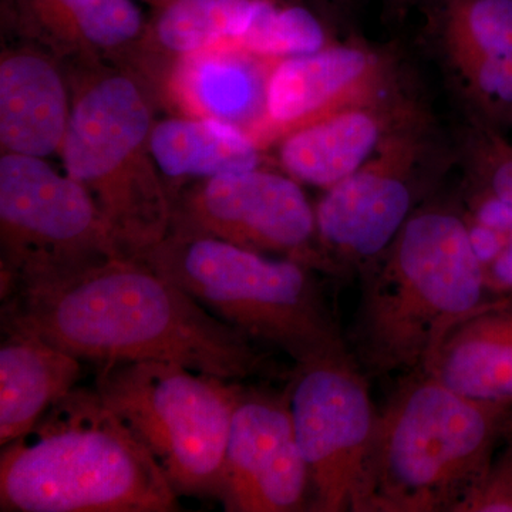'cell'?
Listing matches in <instances>:
<instances>
[{
    "instance_id": "obj_1",
    "label": "cell",
    "mask_w": 512,
    "mask_h": 512,
    "mask_svg": "<svg viewBox=\"0 0 512 512\" xmlns=\"http://www.w3.org/2000/svg\"><path fill=\"white\" fill-rule=\"evenodd\" d=\"M2 329L101 366L156 360L239 383L275 373L261 345L130 256L9 293Z\"/></svg>"
},
{
    "instance_id": "obj_2",
    "label": "cell",
    "mask_w": 512,
    "mask_h": 512,
    "mask_svg": "<svg viewBox=\"0 0 512 512\" xmlns=\"http://www.w3.org/2000/svg\"><path fill=\"white\" fill-rule=\"evenodd\" d=\"M494 301L470 225L447 208H424L363 269L346 342L369 379L409 377L426 372L448 335Z\"/></svg>"
},
{
    "instance_id": "obj_3",
    "label": "cell",
    "mask_w": 512,
    "mask_h": 512,
    "mask_svg": "<svg viewBox=\"0 0 512 512\" xmlns=\"http://www.w3.org/2000/svg\"><path fill=\"white\" fill-rule=\"evenodd\" d=\"M177 498L94 387L73 389L0 453L2 511L168 512Z\"/></svg>"
},
{
    "instance_id": "obj_4",
    "label": "cell",
    "mask_w": 512,
    "mask_h": 512,
    "mask_svg": "<svg viewBox=\"0 0 512 512\" xmlns=\"http://www.w3.org/2000/svg\"><path fill=\"white\" fill-rule=\"evenodd\" d=\"M512 404L483 402L427 373L377 410L365 512H453L505 437Z\"/></svg>"
},
{
    "instance_id": "obj_5",
    "label": "cell",
    "mask_w": 512,
    "mask_h": 512,
    "mask_svg": "<svg viewBox=\"0 0 512 512\" xmlns=\"http://www.w3.org/2000/svg\"><path fill=\"white\" fill-rule=\"evenodd\" d=\"M138 259L212 315L295 365L350 352L313 266L210 237L170 232Z\"/></svg>"
},
{
    "instance_id": "obj_6",
    "label": "cell",
    "mask_w": 512,
    "mask_h": 512,
    "mask_svg": "<svg viewBox=\"0 0 512 512\" xmlns=\"http://www.w3.org/2000/svg\"><path fill=\"white\" fill-rule=\"evenodd\" d=\"M153 126L143 87L106 74L77 97L60 148L64 171L92 195L117 251L130 258L164 241L173 221L150 151Z\"/></svg>"
},
{
    "instance_id": "obj_7",
    "label": "cell",
    "mask_w": 512,
    "mask_h": 512,
    "mask_svg": "<svg viewBox=\"0 0 512 512\" xmlns=\"http://www.w3.org/2000/svg\"><path fill=\"white\" fill-rule=\"evenodd\" d=\"M244 384L170 362L101 366V402L161 468L177 497L224 495L232 414Z\"/></svg>"
},
{
    "instance_id": "obj_8",
    "label": "cell",
    "mask_w": 512,
    "mask_h": 512,
    "mask_svg": "<svg viewBox=\"0 0 512 512\" xmlns=\"http://www.w3.org/2000/svg\"><path fill=\"white\" fill-rule=\"evenodd\" d=\"M2 298L121 256L92 195L43 158H0Z\"/></svg>"
},
{
    "instance_id": "obj_9",
    "label": "cell",
    "mask_w": 512,
    "mask_h": 512,
    "mask_svg": "<svg viewBox=\"0 0 512 512\" xmlns=\"http://www.w3.org/2000/svg\"><path fill=\"white\" fill-rule=\"evenodd\" d=\"M352 353L295 365L289 407L309 476V511L365 512L377 410Z\"/></svg>"
},
{
    "instance_id": "obj_10",
    "label": "cell",
    "mask_w": 512,
    "mask_h": 512,
    "mask_svg": "<svg viewBox=\"0 0 512 512\" xmlns=\"http://www.w3.org/2000/svg\"><path fill=\"white\" fill-rule=\"evenodd\" d=\"M170 232L286 255L313 268L322 264L311 252L315 211L298 181L259 168L204 178L173 201Z\"/></svg>"
},
{
    "instance_id": "obj_11",
    "label": "cell",
    "mask_w": 512,
    "mask_h": 512,
    "mask_svg": "<svg viewBox=\"0 0 512 512\" xmlns=\"http://www.w3.org/2000/svg\"><path fill=\"white\" fill-rule=\"evenodd\" d=\"M225 510H309V476L289 407L282 394L242 387L232 414L225 457Z\"/></svg>"
},
{
    "instance_id": "obj_12",
    "label": "cell",
    "mask_w": 512,
    "mask_h": 512,
    "mask_svg": "<svg viewBox=\"0 0 512 512\" xmlns=\"http://www.w3.org/2000/svg\"><path fill=\"white\" fill-rule=\"evenodd\" d=\"M412 147L384 143L369 163L326 190L316 207V234L346 266L366 268L390 247L412 217Z\"/></svg>"
},
{
    "instance_id": "obj_13",
    "label": "cell",
    "mask_w": 512,
    "mask_h": 512,
    "mask_svg": "<svg viewBox=\"0 0 512 512\" xmlns=\"http://www.w3.org/2000/svg\"><path fill=\"white\" fill-rule=\"evenodd\" d=\"M384 82L383 60L362 47L328 45L272 60L264 111L248 133L264 150L336 111L379 100Z\"/></svg>"
},
{
    "instance_id": "obj_14",
    "label": "cell",
    "mask_w": 512,
    "mask_h": 512,
    "mask_svg": "<svg viewBox=\"0 0 512 512\" xmlns=\"http://www.w3.org/2000/svg\"><path fill=\"white\" fill-rule=\"evenodd\" d=\"M441 37L481 110L512 121V0H447Z\"/></svg>"
},
{
    "instance_id": "obj_15",
    "label": "cell",
    "mask_w": 512,
    "mask_h": 512,
    "mask_svg": "<svg viewBox=\"0 0 512 512\" xmlns=\"http://www.w3.org/2000/svg\"><path fill=\"white\" fill-rule=\"evenodd\" d=\"M2 15L25 39L86 60L130 46L146 30L133 0H2Z\"/></svg>"
},
{
    "instance_id": "obj_16",
    "label": "cell",
    "mask_w": 512,
    "mask_h": 512,
    "mask_svg": "<svg viewBox=\"0 0 512 512\" xmlns=\"http://www.w3.org/2000/svg\"><path fill=\"white\" fill-rule=\"evenodd\" d=\"M63 76L46 56L29 50L0 60V144L3 153L49 157L60 151L69 127Z\"/></svg>"
},
{
    "instance_id": "obj_17",
    "label": "cell",
    "mask_w": 512,
    "mask_h": 512,
    "mask_svg": "<svg viewBox=\"0 0 512 512\" xmlns=\"http://www.w3.org/2000/svg\"><path fill=\"white\" fill-rule=\"evenodd\" d=\"M271 62L232 42L218 43L177 59L168 93L187 117L224 121L249 131L264 111Z\"/></svg>"
},
{
    "instance_id": "obj_18",
    "label": "cell",
    "mask_w": 512,
    "mask_h": 512,
    "mask_svg": "<svg viewBox=\"0 0 512 512\" xmlns=\"http://www.w3.org/2000/svg\"><path fill=\"white\" fill-rule=\"evenodd\" d=\"M379 100L356 104L293 131L279 141V161L298 183L328 188L369 163L389 140Z\"/></svg>"
},
{
    "instance_id": "obj_19",
    "label": "cell",
    "mask_w": 512,
    "mask_h": 512,
    "mask_svg": "<svg viewBox=\"0 0 512 512\" xmlns=\"http://www.w3.org/2000/svg\"><path fill=\"white\" fill-rule=\"evenodd\" d=\"M0 345V446L29 433L53 404L76 389L83 360L46 340L5 332Z\"/></svg>"
},
{
    "instance_id": "obj_20",
    "label": "cell",
    "mask_w": 512,
    "mask_h": 512,
    "mask_svg": "<svg viewBox=\"0 0 512 512\" xmlns=\"http://www.w3.org/2000/svg\"><path fill=\"white\" fill-rule=\"evenodd\" d=\"M423 373L471 399L512 404V299L464 320Z\"/></svg>"
},
{
    "instance_id": "obj_21",
    "label": "cell",
    "mask_w": 512,
    "mask_h": 512,
    "mask_svg": "<svg viewBox=\"0 0 512 512\" xmlns=\"http://www.w3.org/2000/svg\"><path fill=\"white\" fill-rule=\"evenodd\" d=\"M150 151L167 177L212 178L255 170L262 148L244 128L185 116L154 123Z\"/></svg>"
},
{
    "instance_id": "obj_22",
    "label": "cell",
    "mask_w": 512,
    "mask_h": 512,
    "mask_svg": "<svg viewBox=\"0 0 512 512\" xmlns=\"http://www.w3.org/2000/svg\"><path fill=\"white\" fill-rule=\"evenodd\" d=\"M261 0H160L154 22L144 30L175 59L244 35Z\"/></svg>"
},
{
    "instance_id": "obj_23",
    "label": "cell",
    "mask_w": 512,
    "mask_h": 512,
    "mask_svg": "<svg viewBox=\"0 0 512 512\" xmlns=\"http://www.w3.org/2000/svg\"><path fill=\"white\" fill-rule=\"evenodd\" d=\"M232 43L259 59L278 60L318 52L328 39L311 10L261 0L244 35Z\"/></svg>"
},
{
    "instance_id": "obj_24",
    "label": "cell",
    "mask_w": 512,
    "mask_h": 512,
    "mask_svg": "<svg viewBox=\"0 0 512 512\" xmlns=\"http://www.w3.org/2000/svg\"><path fill=\"white\" fill-rule=\"evenodd\" d=\"M453 512H512V441L485 468Z\"/></svg>"
},
{
    "instance_id": "obj_25",
    "label": "cell",
    "mask_w": 512,
    "mask_h": 512,
    "mask_svg": "<svg viewBox=\"0 0 512 512\" xmlns=\"http://www.w3.org/2000/svg\"><path fill=\"white\" fill-rule=\"evenodd\" d=\"M477 151L478 174L485 194L512 208V144L497 131L487 130Z\"/></svg>"
},
{
    "instance_id": "obj_26",
    "label": "cell",
    "mask_w": 512,
    "mask_h": 512,
    "mask_svg": "<svg viewBox=\"0 0 512 512\" xmlns=\"http://www.w3.org/2000/svg\"><path fill=\"white\" fill-rule=\"evenodd\" d=\"M505 437H507V440L512 441V416L510 420V424H508L507 433H505Z\"/></svg>"
}]
</instances>
